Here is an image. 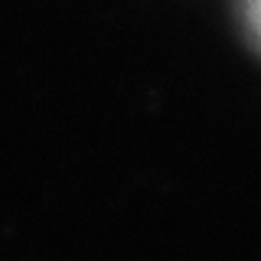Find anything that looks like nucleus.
I'll return each instance as SVG.
<instances>
[{
	"label": "nucleus",
	"instance_id": "1",
	"mask_svg": "<svg viewBox=\"0 0 261 261\" xmlns=\"http://www.w3.org/2000/svg\"><path fill=\"white\" fill-rule=\"evenodd\" d=\"M248 23L261 39V0H248Z\"/></svg>",
	"mask_w": 261,
	"mask_h": 261
}]
</instances>
